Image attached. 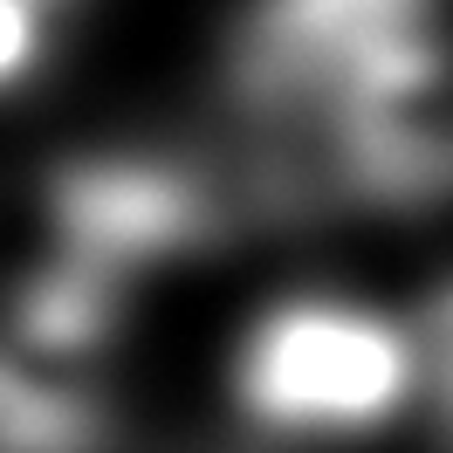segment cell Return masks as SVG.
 Here are the masks:
<instances>
[{
    "mask_svg": "<svg viewBox=\"0 0 453 453\" xmlns=\"http://www.w3.org/2000/svg\"><path fill=\"white\" fill-rule=\"evenodd\" d=\"M96 337L0 296V453H89Z\"/></svg>",
    "mask_w": 453,
    "mask_h": 453,
    "instance_id": "1",
    "label": "cell"
},
{
    "mask_svg": "<svg viewBox=\"0 0 453 453\" xmlns=\"http://www.w3.org/2000/svg\"><path fill=\"white\" fill-rule=\"evenodd\" d=\"M56 21H62V0H0V89H14L42 62Z\"/></svg>",
    "mask_w": 453,
    "mask_h": 453,
    "instance_id": "2",
    "label": "cell"
}]
</instances>
